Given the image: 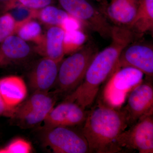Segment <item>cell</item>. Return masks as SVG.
<instances>
[{
  "label": "cell",
  "mask_w": 153,
  "mask_h": 153,
  "mask_svg": "<svg viewBox=\"0 0 153 153\" xmlns=\"http://www.w3.org/2000/svg\"><path fill=\"white\" fill-rule=\"evenodd\" d=\"M111 43L98 52L91 63L82 82L64 101L76 103L83 109L93 105L100 86L113 73L123 49L136 41L134 33L126 27L113 26Z\"/></svg>",
  "instance_id": "obj_1"
},
{
  "label": "cell",
  "mask_w": 153,
  "mask_h": 153,
  "mask_svg": "<svg viewBox=\"0 0 153 153\" xmlns=\"http://www.w3.org/2000/svg\"><path fill=\"white\" fill-rule=\"evenodd\" d=\"M82 132L89 147V153H115L122 151L118 139L128 125L122 108L106 105L100 100L88 111Z\"/></svg>",
  "instance_id": "obj_2"
},
{
  "label": "cell",
  "mask_w": 153,
  "mask_h": 153,
  "mask_svg": "<svg viewBox=\"0 0 153 153\" xmlns=\"http://www.w3.org/2000/svg\"><path fill=\"white\" fill-rule=\"evenodd\" d=\"M98 52L93 43L85 44L60 62L56 84L57 91L71 92L82 82L91 63Z\"/></svg>",
  "instance_id": "obj_3"
},
{
  "label": "cell",
  "mask_w": 153,
  "mask_h": 153,
  "mask_svg": "<svg viewBox=\"0 0 153 153\" xmlns=\"http://www.w3.org/2000/svg\"><path fill=\"white\" fill-rule=\"evenodd\" d=\"M144 75L132 67L118 68L106 80L100 100L108 106L120 108L130 92L142 82Z\"/></svg>",
  "instance_id": "obj_4"
},
{
  "label": "cell",
  "mask_w": 153,
  "mask_h": 153,
  "mask_svg": "<svg viewBox=\"0 0 153 153\" xmlns=\"http://www.w3.org/2000/svg\"><path fill=\"white\" fill-rule=\"evenodd\" d=\"M58 93L57 91L53 94L34 91L27 100L16 107L11 119L22 128H30L41 124L55 106Z\"/></svg>",
  "instance_id": "obj_5"
},
{
  "label": "cell",
  "mask_w": 153,
  "mask_h": 153,
  "mask_svg": "<svg viewBox=\"0 0 153 153\" xmlns=\"http://www.w3.org/2000/svg\"><path fill=\"white\" fill-rule=\"evenodd\" d=\"M62 9L103 39L111 38L113 26L89 0H57Z\"/></svg>",
  "instance_id": "obj_6"
},
{
  "label": "cell",
  "mask_w": 153,
  "mask_h": 153,
  "mask_svg": "<svg viewBox=\"0 0 153 153\" xmlns=\"http://www.w3.org/2000/svg\"><path fill=\"white\" fill-rule=\"evenodd\" d=\"M42 144L54 153H89V147L82 131L71 127L60 126L43 130Z\"/></svg>",
  "instance_id": "obj_7"
},
{
  "label": "cell",
  "mask_w": 153,
  "mask_h": 153,
  "mask_svg": "<svg viewBox=\"0 0 153 153\" xmlns=\"http://www.w3.org/2000/svg\"><path fill=\"white\" fill-rule=\"evenodd\" d=\"M118 144L122 151L127 149L140 153H153V114L141 118L130 128L122 133Z\"/></svg>",
  "instance_id": "obj_8"
},
{
  "label": "cell",
  "mask_w": 153,
  "mask_h": 153,
  "mask_svg": "<svg viewBox=\"0 0 153 153\" xmlns=\"http://www.w3.org/2000/svg\"><path fill=\"white\" fill-rule=\"evenodd\" d=\"M125 67L136 68L146 76L152 77L153 45L139 40L128 45L121 53L114 72Z\"/></svg>",
  "instance_id": "obj_9"
},
{
  "label": "cell",
  "mask_w": 153,
  "mask_h": 153,
  "mask_svg": "<svg viewBox=\"0 0 153 153\" xmlns=\"http://www.w3.org/2000/svg\"><path fill=\"white\" fill-rule=\"evenodd\" d=\"M129 125L153 112V87L151 82L143 81L130 92L126 105L123 108Z\"/></svg>",
  "instance_id": "obj_10"
},
{
  "label": "cell",
  "mask_w": 153,
  "mask_h": 153,
  "mask_svg": "<svg viewBox=\"0 0 153 153\" xmlns=\"http://www.w3.org/2000/svg\"><path fill=\"white\" fill-rule=\"evenodd\" d=\"M88 111L72 102L64 101L54 107L42 122L43 130L57 127H73L84 123Z\"/></svg>",
  "instance_id": "obj_11"
},
{
  "label": "cell",
  "mask_w": 153,
  "mask_h": 153,
  "mask_svg": "<svg viewBox=\"0 0 153 153\" xmlns=\"http://www.w3.org/2000/svg\"><path fill=\"white\" fill-rule=\"evenodd\" d=\"M60 63L45 57L36 62L28 76L34 91L48 92L55 85Z\"/></svg>",
  "instance_id": "obj_12"
},
{
  "label": "cell",
  "mask_w": 153,
  "mask_h": 153,
  "mask_svg": "<svg viewBox=\"0 0 153 153\" xmlns=\"http://www.w3.org/2000/svg\"><path fill=\"white\" fill-rule=\"evenodd\" d=\"M139 0H111L101 2L100 10L107 19L115 26L128 27L135 16Z\"/></svg>",
  "instance_id": "obj_13"
},
{
  "label": "cell",
  "mask_w": 153,
  "mask_h": 153,
  "mask_svg": "<svg viewBox=\"0 0 153 153\" xmlns=\"http://www.w3.org/2000/svg\"><path fill=\"white\" fill-rule=\"evenodd\" d=\"M43 35L41 43L35 51L42 57L60 63L65 56L63 41L65 32L59 26H50Z\"/></svg>",
  "instance_id": "obj_14"
},
{
  "label": "cell",
  "mask_w": 153,
  "mask_h": 153,
  "mask_svg": "<svg viewBox=\"0 0 153 153\" xmlns=\"http://www.w3.org/2000/svg\"><path fill=\"white\" fill-rule=\"evenodd\" d=\"M34 50L27 42L14 34L0 44L4 65L24 62L32 56Z\"/></svg>",
  "instance_id": "obj_15"
},
{
  "label": "cell",
  "mask_w": 153,
  "mask_h": 153,
  "mask_svg": "<svg viewBox=\"0 0 153 153\" xmlns=\"http://www.w3.org/2000/svg\"><path fill=\"white\" fill-rule=\"evenodd\" d=\"M27 88L20 76L12 75L0 79V95L7 106L15 108L25 100Z\"/></svg>",
  "instance_id": "obj_16"
},
{
  "label": "cell",
  "mask_w": 153,
  "mask_h": 153,
  "mask_svg": "<svg viewBox=\"0 0 153 153\" xmlns=\"http://www.w3.org/2000/svg\"><path fill=\"white\" fill-rule=\"evenodd\" d=\"M127 28L140 38L153 33V0H139L135 16Z\"/></svg>",
  "instance_id": "obj_17"
},
{
  "label": "cell",
  "mask_w": 153,
  "mask_h": 153,
  "mask_svg": "<svg viewBox=\"0 0 153 153\" xmlns=\"http://www.w3.org/2000/svg\"><path fill=\"white\" fill-rule=\"evenodd\" d=\"M68 16L69 15L63 9L50 5L37 10L36 19L49 27H60L64 19Z\"/></svg>",
  "instance_id": "obj_18"
},
{
  "label": "cell",
  "mask_w": 153,
  "mask_h": 153,
  "mask_svg": "<svg viewBox=\"0 0 153 153\" xmlns=\"http://www.w3.org/2000/svg\"><path fill=\"white\" fill-rule=\"evenodd\" d=\"M15 34L27 42H32L38 45L43 38L42 29L39 22L32 19L17 28Z\"/></svg>",
  "instance_id": "obj_19"
},
{
  "label": "cell",
  "mask_w": 153,
  "mask_h": 153,
  "mask_svg": "<svg viewBox=\"0 0 153 153\" xmlns=\"http://www.w3.org/2000/svg\"><path fill=\"white\" fill-rule=\"evenodd\" d=\"M86 41L87 36L81 29L65 32L63 41L65 55H70L78 51L85 45Z\"/></svg>",
  "instance_id": "obj_20"
},
{
  "label": "cell",
  "mask_w": 153,
  "mask_h": 153,
  "mask_svg": "<svg viewBox=\"0 0 153 153\" xmlns=\"http://www.w3.org/2000/svg\"><path fill=\"white\" fill-rule=\"evenodd\" d=\"M55 0H7L0 3L4 12L16 7H24L33 10H38L47 6L53 5Z\"/></svg>",
  "instance_id": "obj_21"
},
{
  "label": "cell",
  "mask_w": 153,
  "mask_h": 153,
  "mask_svg": "<svg viewBox=\"0 0 153 153\" xmlns=\"http://www.w3.org/2000/svg\"><path fill=\"white\" fill-rule=\"evenodd\" d=\"M37 11V10H31L24 7H19L13 8L7 12L13 18L16 22L17 29L18 27L24 23L32 19H36Z\"/></svg>",
  "instance_id": "obj_22"
},
{
  "label": "cell",
  "mask_w": 153,
  "mask_h": 153,
  "mask_svg": "<svg viewBox=\"0 0 153 153\" xmlns=\"http://www.w3.org/2000/svg\"><path fill=\"white\" fill-rule=\"evenodd\" d=\"M16 26L13 18L8 12L0 16V44L16 33Z\"/></svg>",
  "instance_id": "obj_23"
},
{
  "label": "cell",
  "mask_w": 153,
  "mask_h": 153,
  "mask_svg": "<svg viewBox=\"0 0 153 153\" xmlns=\"http://www.w3.org/2000/svg\"><path fill=\"white\" fill-rule=\"evenodd\" d=\"M32 150L30 142L22 138H17L0 149V153H30L32 152Z\"/></svg>",
  "instance_id": "obj_24"
},
{
  "label": "cell",
  "mask_w": 153,
  "mask_h": 153,
  "mask_svg": "<svg viewBox=\"0 0 153 153\" xmlns=\"http://www.w3.org/2000/svg\"><path fill=\"white\" fill-rule=\"evenodd\" d=\"M82 25V24L77 19L69 15L64 19L60 27L66 32L81 29Z\"/></svg>",
  "instance_id": "obj_25"
},
{
  "label": "cell",
  "mask_w": 153,
  "mask_h": 153,
  "mask_svg": "<svg viewBox=\"0 0 153 153\" xmlns=\"http://www.w3.org/2000/svg\"><path fill=\"white\" fill-rule=\"evenodd\" d=\"M16 108H12L7 106L0 95V116L11 118L13 115Z\"/></svg>",
  "instance_id": "obj_26"
},
{
  "label": "cell",
  "mask_w": 153,
  "mask_h": 153,
  "mask_svg": "<svg viewBox=\"0 0 153 153\" xmlns=\"http://www.w3.org/2000/svg\"><path fill=\"white\" fill-rule=\"evenodd\" d=\"M4 66V60L2 56L1 53L0 51V66Z\"/></svg>",
  "instance_id": "obj_27"
},
{
  "label": "cell",
  "mask_w": 153,
  "mask_h": 153,
  "mask_svg": "<svg viewBox=\"0 0 153 153\" xmlns=\"http://www.w3.org/2000/svg\"><path fill=\"white\" fill-rule=\"evenodd\" d=\"M94 1H97L99 2H102L103 1L105 0H94Z\"/></svg>",
  "instance_id": "obj_28"
},
{
  "label": "cell",
  "mask_w": 153,
  "mask_h": 153,
  "mask_svg": "<svg viewBox=\"0 0 153 153\" xmlns=\"http://www.w3.org/2000/svg\"><path fill=\"white\" fill-rule=\"evenodd\" d=\"M7 0H0V3H2L3 2Z\"/></svg>",
  "instance_id": "obj_29"
}]
</instances>
